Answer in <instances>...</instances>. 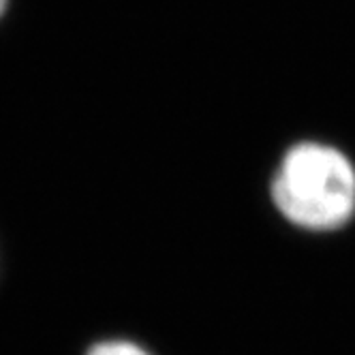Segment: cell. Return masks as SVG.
<instances>
[{
    "label": "cell",
    "mask_w": 355,
    "mask_h": 355,
    "mask_svg": "<svg viewBox=\"0 0 355 355\" xmlns=\"http://www.w3.org/2000/svg\"><path fill=\"white\" fill-rule=\"evenodd\" d=\"M272 201L300 230H340L355 216V165L329 144H295L274 173Z\"/></svg>",
    "instance_id": "obj_1"
},
{
    "label": "cell",
    "mask_w": 355,
    "mask_h": 355,
    "mask_svg": "<svg viewBox=\"0 0 355 355\" xmlns=\"http://www.w3.org/2000/svg\"><path fill=\"white\" fill-rule=\"evenodd\" d=\"M86 355H150V353L137 343L116 338V340H103L94 345Z\"/></svg>",
    "instance_id": "obj_2"
},
{
    "label": "cell",
    "mask_w": 355,
    "mask_h": 355,
    "mask_svg": "<svg viewBox=\"0 0 355 355\" xmlns=\"http://www.w3.org/2000/svg\"><path fill=\"white\" fill-rule=\"evenodd\" d=\"M5 3H7V0H0V13L5 11Z\"/></svg>",
    "instance_id": "obj_3"
}]
</instances>
